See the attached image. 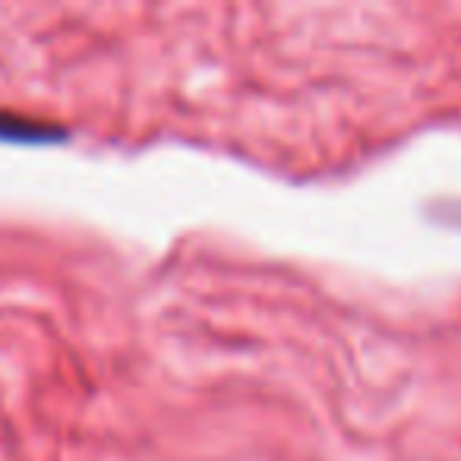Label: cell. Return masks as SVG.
Here are the masks:
<instances>
[{
    "instance_id": "cell-1",
    "label": "cell",
    "mask_w": 461,
    "mask_h": 461,
    "mask_svg": "<svg viewBox=\"0 0 461 461\" xmlns=\"http://www.w3.org/2000/svg\"><path fill=\"white\" fill-rule=\"evenodd\" d=\"M70 140V130L64 123L41 121V117L16 114L0 108V142H23V146H51V142Z\"/></svg>"
}]
</instances>
